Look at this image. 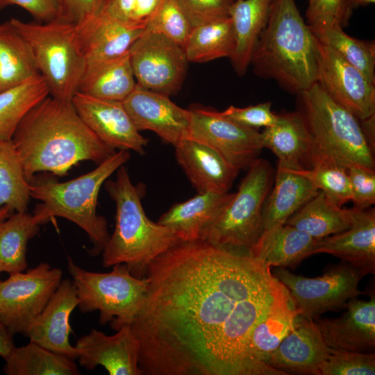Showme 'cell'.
Listing matches in <instances>:
<instances>
[{
    "mask_svg": "<svg viewBox=\"0 0 375 375\" xmlns=\"http://www.w3.org/2000/svg\"><path fill=\"white\" fill-rule=\"evenodd\" d=\"M272 103L264 102L244 108L230 106L222 114L244 127L258 130L274 126L278 121V114L272 110Z\"/></svg>",
    "mask_w": 375,
    "mask_h": 375,
    "instance_id": "cell-44",
    "label": "cell"
},
{
    "mask_svg": "<svg viewBox=\"0 0 375 375\" xmlns=\"http://www.w3.org/2000/svg\"><path fill=\"white\" fill-rule=\"evenodd\" d=\"M145 277L131 324L142 375H273L249 345L279 284L270 267L197 240L157 256Z\"/></svg>",
    "mask_w": 375,
    "mask_h": 375,
    "instance_id": "cell-1",
    "label": "cell"
},
{
    "mask_svg": "<svg viewBox=\"0 0 375 375\" xmlns=\"http://www.w3.org/2000/svg\"><path fill=\"white\" fill-rule=\"evenodd\" d=\"M375 353L354 352L328 347L320 375H374Z\"/></svg>",
    "mask_w": 375,
    "mask_h": 375,
    "instance_id": "cell-41",
    "label": "cell"
},
{
    "mask_svg": "<svg viewBox=\"0 0 375 375\" xmlns=\"http://www.w3.org/2000/svg\"><path fill=\"white\" fill-rule=\"evenodd\" d=\"M310 27V26H309ZM315 38L360 71L375 85V43L347 35L338 24L310 27Z\"/></svg>",
    "mask_w": 375,
    "mask_h": 375,
    "instance_id": "cell-37",
    "label": "cell"
},
{
    "mask_svg": "<svg viewBox=\"0 0 375 375\" xmlns=\"http://www.w3.org/2000/svg\"><path fill=\"white\" fill-rule=\"evenodd\" d=\"M11 140L29 182L40 172L65 175L81 161L99 165L115 152L84 123L72 102L50 95L27 112Z\"/></svg>",
    "mask_w": 375,
    "mask_h": 375,
    "instance_id": "cell-2",
    "label": "cell"
},
{
    "mask_svg": "<svg viewBox=\"0 0 375 375\" xmlns=\"http://www.w3.org/2000/svg\"><path fill=\"white\" fill-rule=\"evenodd\" d=\"M346 308L347 311L338 318L315 321L326 345L349 351L374 352V290H371L367 301L356 297L349 300Z\"/></svg>",
    "mask_w": 375,
    "mask_h": 375,
    "instance_id": "cell-22",
    "label": "cell"
},
{
    "mask_svg": "<svg viewBox=\"0 0 375 375\" xmlns=\"http://www.w3.org/2000/svg\"><path fill=\"white\" fill-rule=\"evenodd\" d=\"M67 262L82 312L98 310L99 323H110L115 331L132 324L146 297V277L133 276L124 264L115 265L110 272L101 273L85 270L69 257Z\"/></svg>",
    "mask_w": 375,
    "mask_h": 375,
    "instance_id": "cell-9",
    "label": "cell"
},
{
    "mask_svg": "<svg viewBox=\"0 0 375 375\" xmlns=\"http://www.w3.org/2000/svg\"><path fill=\"white\" fill-rule=\"evenodd\" d=\"M110 1L75 24L76 41L86 67L125 54L144 31V24L124 21L110 15L108 11Z\"/></svg>",
    "mask_w": 375,
    "mask_h": 375,
    "instance_id": "cell-15",
    "label": "cell"
},
{
    "mask_svg": "<svg viewBox=\"0 0 375 375\" xmlns=\"http://www.w3.org/2000/svg\"><path fill=\"white\" fill-rule=\"evenodd\" d=\"M128 53L137 85L169 97L181 90L189 62L183 49L174 41L144 31Z\"/></svg>",
    "mask_w": 375,
    "mask_h": 375,
    "instance_id": "cell-12",
    "label": "cell"
},
{
    "mask_svg": "<svg viewBox=\"0 0 375 375\" xmlns=\"http://www.w3.org/2000/svg\"><path fill=\"white\" fill-rule=\"evenodd\" d=\"M135 1V0H110L108 11L110 15L119 19L129 21Z\"/></svg>",
    "mask_w": 375,
    "mask_h": 375,
    "instance_id": "cell-49",
    "label": "cell"
},
{
    "mask_svg": "<svg viewBox=\"0 0 375 375\" xmlns=\"http://www.w3.org/2000/svg\"><path fill=\"white\" fill-rule=\"evenodd\" d=\"M374 117L375 115L365 119L359 120L362 130L373 151L375 148Z\"/></svg>",
    "mask_w": 375,
    "mask_h": 375,
    "instance_id": "cell-51",
    "label": "cell"
},
{
    "mask_svg": "<svg viewBox=\"0 0 375 375\" xmlns=\"http://www.w3.org/2000/svg\"><path fill=\"white\" fill-rule=\"evenodd\" d=\"M298 313L285 287L279 281L268 309L255 326L249 339L251 354L274 375H284L267 364L270 354L292 328Z\"/></svg>",
    "mask_w": 375,
    "mask_h": 375,
    "instance_id": "cell-27",
    "label": "cell"
},
{
    "mask_svg": "<svg viewBox=\"0 0 375 375\" xmlns=\"http://www.w3.org/2000/svg\"><path fill=\"white\" fill-rule=\"evenodd\" d=\"M72 103L84 123L106 144L144 154L148 140L137 129L122 101L95 98L78 92Z\"/></svg>",
    "mask_w": 375,
    "mask_h": 375,
    "instance_id": "cell-16",
    "label": "cell"
},
{
    "mask_svg": "<svg viewBox=\"0 0 375 375\" xmlns=\"http://www.w3.org/2000/svg\"><path fill=\"white\" fill-rule=\"evenodd\" d=\"M315 188L322 192L328 201L342 207L351 201L350 182L346 167L333 162L319 159L308 170Z\"/></svg>",
    "mask_w": 375,
    "mask_h": 375,
    "instance_id": "cell-39",
    "label": "cell"
},
{
    "mask_svg": "<svg viewBox=\"0 0 375 375\" xmlns=\"http://www.w3.org/2000/svg\"><path fill=\"white\" fill-rule=\"evenodd\" d=\"M316 42L319 85L359 120L375 115V85L331 47Z\"/></svg>",
    "mask_w": 375,
    "mask_h": 375,
    "instance_id": "cell-14",
    "label": "cell"
},
{
    "mask_svg": "<svg viewBox=\"0 0 375 375\" xmlns=\"http://www.w3.org/2000/svg\"><path fill=\"white\" fill-rule=\"evenodd\" d=\"M40 225L27 211L15 212L0 223V273L10 275L26 270L28 242L37 235Z\"/></svg>",
    "mask_w": 375,
    "mask_h": 375,
    "instance_id": "cell-33",
    "label": "cell"
},
{
    "mask_svg": "<svg viewBox=\"0 0 375 375\" xmlns=\"http://www.w3.org/2000/svg\"><path fill=\"white\" fill-rule=\"evenodd\" d=\"M236 37L230 17L193 27L183 47L189 62L232 57Z\"/></svg>",
    "mask_w": 375,
    "mask_h": 375,
    "instance_id": "cell-34",
    "label": "cell"
},
{
    "mask_svg": "<svg viewBox=\"0 0 375 375\" xmlns=\"http://www.w3.org/2000/svg\"><path fill=\"white\" fill-rule=\"evenodd\" d=\"M107 335L92 329L75 345L79 364L92 370L102 366L110 375H142L138 366L139 346L130 324Z\"/></svg>",
    "mask_w": 375,
    "mask_h": 375,
    "instance_id": "cell-18",
    "label": "cell"
},
{
    "mask_svg": "<svg viewBox=\"0 0 375 375\" xmlns=\"http://www.w3.org/2000/svg\"><path fill=\"white\" fill-rule=\"evenodd\" d=\"M62 272L41 262L0 281V322L12 334H25L62 281Z\"/></svg>",
    "mask_w": 375,
    "mask_h": 375,
    "instance_id": "cell-11",
    "label": "cell"
},
{
    "mask_svg": "<svg viewBox=\"0 0 375 375\" xmlns=\"http://www.w3.org/2000/svg\"><path fill=\"white\" fill-rule=\"evenodd\" d=\"M117 171L115 180L104 183L116 214L114 231L102 251V265L124 264L133 276L144 278L150 263L180 241L169 228L147 217L140 192L127 169L122 165Z\"/></svg>",
    "mask_w": 375,
    "mask_h": 375,
    "instance_id": "cell-4",
    "label": "cell"
},
{
    "mask_svg": "<svg viewBox=\"0 0 375 375\" xmlns=\"http://www.w3.org/2000/svg\"><path fill=\"white\" fill-rule=\"evenodd\" d=\"M350 182L351 201L353 208L365 209L375 203V172L374 169L352 165L347 168Z\"/></svg>",
    "mask_w": 375,
    "mask_h": 375,
    "instance_id": "cell-45",
    "label": "cell"
},
{
    "mask_svg": "<svg viewBox=\"0 0 375 375\" xmlns=\"http://www.w3.org/2000/svg\"><path fill=\"white\" fill-rule=\"evenodd\" d=\"M349 227L316 240L312 254L326 253L339 258L365 276L375 272L374 208H350Z\"/></svg>",
    "mask_w": 375,
    "mask_h": 375,
    "instance_id": "cell-21",
    "label": "cell"
},
{
    "mask_svg": "<svg viewBox=\"0 0 375 375\" xmlns=\"http://www.w3.org/2000/svg\"><path fill=\"white\" fill-rule=\"evenodd\" d=\"M162 0H135L129 21L146 24L147 20L153 13Z\"/></svg>",
    "mask_w": 375,
    "mask_h": 375,
    "instance_id": "cell-48",
    "label": "cell"
},
{
    "mask_svg": "<svg viewBox=\"0 0 375 375\" xmlns=\"http://www.w3.org/2000/svg\"><path fill=\"white\" fill-rule=\"evenodd\" d=\"M247 170L237 192L201 240L249 254L264 231L262 210L274 174L269 162L260 158Z\"/></svg>",
    "mask_w": 375,
    "mask_h": 375,
    "instance_id": "cell-8",
    "label": "cell"
},
{
    "mask_svg": "<svg viewBox=\"0 0 375 375\" xmlns=\"http://www.w3.org/2000/svg\"><path fill=\"white\" fill-rule=\"evenodd\" d=\"M317 239L291 226L264 231L249 255L269 267H292L312 255Z\"/></svg>",
    "mask_w": 375,
    "mask_h": 375,
    "instance_id": "cell-28",
    "label": "cell"
},
{
    "mask_svg": "<svg viewBox=\"0 0 375 375\" xmlns=\"http://www.w3.org/2000/svg\"><path fill=\"white\" fill-rule=\"evenodd\" d=\"M10 21L29 44L49 95L72 102L86 68L76 41L75 24L62 20L38 23L12 18Z\"/></svg>",
    "mask_w": 375,
    "mask_h": 375,
    "instance_id": "cell-7",
    "label": "cell"
},
{
    "mask_svg": "<svg viewBox=\"0 0 375 375\" xmlns=\"http://www.w3.org/2000/svg\"><path fill=\"white\" fill-rule=\"evenodd\" d=\"M250 65L258 76L297 94L317 82L316 38L295 0L274 1Z\"/></svg>",
    "mask_w": 375,
    "mask_h": 375,
    "instance_id": "cell-3",
    "label": "cell"
},
{
    "mask_svg": "<svg viewBox=\"0 0 375 375\" xmlns=\"http://www.w3.org/2000/svg\"><path fill=\"white\" fill-rule=\"evenodd\" d=\"M192 27L230 17L235 0H174Z\"/></svg>",
    "mask_w": 375,
    "mask_h": 375,
    "instance_id": "cell-43",
    "label": "cell"
},
{
    "mask_svg": "<svg viewBox=\"0 0 375 375\" xmlns=\"http://www.w3.org/2000/svg\"><path fill=\"white\" fill-rule=\"evenodd\" d=\"M274 0H235L230 10L236 37L235 51L230 58L238 76H244L258 39L265 28Z\"/></svg>",
    "mask_w": 375,
    "mask_h": 375,
    "instance_id": "cell-29",
    "label": "cell"
},
{
    "mask_svg": "<svg viewBox=\"0 0 375 375\" xmlns=\"http://www.w3.org/2000/svg\"><path fill=\"white\" fill-rule=\"evenodd\" d=\"M136 86L128 51L86 67L78 92L95 98L122 101Z\"/></svg>",
    "mask_w": 375,
    "mask_h": 375,
    "instance_id": "cell-30",
    "label": "cell"
},
{
    "mask_svg": "<svg viewBox=\"0 0 375 375\" xmlns=\"http://www.w3.org/2000/svg\"><path fill=\"white\" fill-rule=\"evenodd\" d=\"M12 334L0 322V356L3 359L7 357L15 347Z\"/></svg>",
    "mask_w": 375,
    "mask_h": 375,
    "instance_id": "cell-50",
    "label": "cell"
},
{
    "mask_svg": "<svg viewBox=\"0 0 375 375\" xmlns=\"http://www.w3.org/2000/svg\"><path fill=\"white\" fill-rule=\"evenodd\" d=\"M39 76L29 44L10 20L0 24V92Z\"/></svg>",
    "mask_w": 375,
    "mask_h": 375,
    "instance_id": "cell-31",
    "label": "cell"
},
{
    "mask_svg": "<svg viewBox=\"0 0 375 375\" xmlns=\"http://www.w3.org/2000/svg\"><path fill=\"white\" fill-rule=\"evenodd\" d=\"M31 197L30 182L12 140H0V206L25 212Z\"/></svg>",
    "mask_w": 375,
    "mask_h": 375,
    "instance_id": "cell-38",
    "label": "cell"
},
{
    "mask_svg": "<svg viewBox=\"0 0 375 375\" xmlns=\"http://www.w3.org/2000/svg\"><path fill=\"white\" fill-rule=\"evenodd\" d=\"M299 109L311 135L312 163L327 160L346 168L374 169V151L359 119L333 101L317 82L297 94Z\"/></svg>",
    "mask_w": 375,
    "mask_h": 375,
    "instance_id": "cell-6",
    "label": "cell"
},
{
    "mask_svg": "<svg viewBox=\"0 0 375 375\" xmlns=\"http://www.w3.org/2000/svg\"><path fill=\"white\" fill-rule=\"evenodd\" d=\"M122 103L139 131H153L173 146L188 138L190 110L175 104L169 96L137 85Z\"/></svg>",
    "mask_w": 375,
    "mask_h": 375,
    "instance_id": "cell-17",
    "label": "cell"
},
{
    "mask_svg": "<svg viewBox=\"0 0 375 375\" xmlns=\"http://www.w3.org/2000/svg\"><path fill=\"white\" fill-rule=\"evenodd\" d=\"M13 213L14 212H12L8 206H0V223L6 219Z\"/></svg>",
    "mask_w": 375,
    "mask_h": 375,
    "instance_id": "cell-53",
    "label": "cell"
},
{
    "mask_svg": "<svg viewBox=\"0 0 375 375\" xmlns=\"http://www.w3.org/2000/svg\"><path fill=\"white\" fill-rule=\"evenodd\" d=\"M190 122L187 138L208 145L236 169H248L263 149L261 133L241 126L222 112L204 108L189 109Z\"/></svg>",
    "mask_w": 375,
    "mask_h": 375,
    "instance_id": "cell-13",
    "label": "cell"
},
{
    "mask_svg": "<svg viewBox=\"0 0 375 375\" xmlns=\"http://www.w3.org/2000/svg\"><path fill=\"white\" fill-rule=\"evenodd\" d=\"M261 133L263 149L271 150L278 165L294 169H310L313 144L306 121L299 111L279 114L277 122Z\"/></svg>",
    "mask_w": 375,
    "mask_h": 375,
    "instance_id": "cell-24",
    "label": "cell"
},
{
    "mask_svg": "<svg viewBox=\"0 0 375 375\" xmlns=\"http://www.w3.org/2000/svg\"><path fill=\"white\" fill-rule=\"evenodd\" d=\"M272 274L287 289L298 315L309 319L343 309L349 300L363 293L358 284L365 275L343 262L315 278L296 275L285 267H278Z\"/></svg>",
    "mask_w": 375,
    "mask_h": 375,
    "instance_id": "cell-10",
    "label": "cell"
},
{
    "mask_svg": "<svg viewBox=\"0 0 375 375\" xmlns=\"http://www.w3.org/2000/svg\"><path fill=\"white\" fill-rule=\"evenodd\" d=\"M328 354V347L315 321L298 315L267 364L284 375H320Z\"/></svg>",
    "mask_w": 375,
    "mask_h": 375,
    "instance_id": "cell-19",
    "label": "cell"
},
{
    "mask_svg": "<svg viewBox=\"0 0 375 375\" xmlns=\"http://www.w3.org/2000/svg\"><path fill=\"white\" fill-rule=\"evenodd\" d=\"M308 170L277 166L273 188L263 207L264 231L284 224L292 215L318 193Z\"/></svg>",
    "mask_w": 375,
    "mask_h": 375,
    "instance_id": "cell-26",
    "label": "cell"
},
{
    "mask_svg": "<svg viewBox=\"0 0 375 375\" xmlns=\"http://www.w3.org/2000/svg\"><path fill=\"white\" fill-rule=\"evenodd\" d=\"M352 12L345 0H308L306 22L310 27L338 24L344 28Z\"/></svg>",
    "mask_w": 375,
    "mask_h": 375,
    "instance_id": "cell-42",
    "label": "cell"
},
{
    "mask_svg": "<svg viewBox=\"0 0 375 375\" xmlns=\"http://www.w3.org/2000/svg\"><path fill=\"white\" fill-rule=\"evenodd\" d=\"M78 305L76 288L68 278L61 281L49 301L28 327L25 335L35 342L71 360L78 358L69 340L70 315Z\"/></svg>",
    "mask_w": 375,
    "mask_h": 375,
    "instance_id": "cell-20",
    "label": "cell"
},
{
    "mask_svg": "<svg viewBox=\"0 0 375 375\" xmlns=\"http://www.w3.org/2000/svg\"><path fill=\"white\" fill-rule=\"evenodd\" d=\"M345 1L353 10L360 6H366L374 3L375 0H345Z\"/></svg>",
    "mask_w": 375,
    "mask_h": 375,
    "instance_id": "cell-52",
    "label": "cell"
},
{
    "mask_svg": "<svg viewBox=\"0 0 375 375\" xmlns=\"http://www.w3.org/2000/svg\"><path fill=\"white\" fill-rule=\"evenodd\" d=\"M11 5L27 10L38 23L52 22L62 17L61 0H0V10Z\"/></svg>",
    "mask_w": 375,
    "mask_h": 375,
    "instance_id": "cell-46",
    "label": "cell"
},
{
    "mask_svg": "<svg viewBox=\"0 0 375 375\" xmlns=\"http://www.w3.org/2000/svg\"><path fill=\"white\" fill-rule=\"evenodd\" d=\"M284 224L318 240L347 229L351 224L350 208L333 205L319 191Z\"/></svg>",
    "mask_w": 375,
    "mask_h": 375,
    "instance_id": "cell-32",
    "label": "cell"
},
{
    "mask_svg": "<svg viewBox=\"0 0 375 375\" xmlns=\"http://www.w3.org/2000/svg\"><path fill=\"white\" fill-rule=\"evenodd\" d=\"M108 0H61L62 13L60 20L80 23L100 9Z\"/></svg>",
    "mask_w": 375,
    "mask_h": 375,
    "instance_id": "cell-47",
    "label": "cell"
},
{
    "mask_svg": "<svg viewBox=\"0 0 375 375\" xmlns=\"http://www.w3.org/2000/svg\"><path fill=\"white\" fill-rule=\"evenodd\" d=\"M192 28L174 0H162L147 20L144 31L160 33L183 49Z\"/></svg>",
    "mask_w": 375,
    "mask_h": 375,
    "instance_id": "cell-40",
    "label": "cell"
},
{
    "mask_svg": "<svg viewBox=\"0 0 375 375\" xmlns=\"http://www.w3.org/2000/svg\"><path fill=\"white\" fill-rule=\"evenodd\" d=\"M49 95L41 75L0 92V140H11L27 112Z\"/></svg>",
    "mask_w": 375,
    "mask_h": 375,
    "instance_id": "cell-36",
    "label": "cell"
},
{
    "mask_svg": "<svg viewBox=\"0 0 375 375\" xmlns=\"http://www.w3.org/2000/svg\"><path fill=\"white\" fill-rule=\"evenodd\" d=\"M174 147L177 162L198 193L228 192L240 171L216 150L190 138Z\"/></svg>",
    "mask_w": 375,
    "mask_h": 375,
    "instance_id": "cell-23",
    "label": "cell"
},
{
    "mask_svg": "<svg viewBox=\"0 0 375 375\" xmlns=\"http://www.w3.org/2000/svg\"><path fill=\"white\" fill-rule=\"evenodd\" d=\"M8 375H77L80 372L73 360L58 355L35 342L15 347L4 358Z\"/></svg>",
    "mask_w": 375,
    "mask_h": 375,
    "instance_id": "cell-35",
    "label": "cell"
},
{
    "mask_svg": "<svg viewBox=\"0 0 375 375\" xmlns=\"http://www.w3.org/2000/svg\"><path fill=\"white\" fill-rule=\"evenodd\" d=\"M131 158L127 150L115 151L90 172L65 182H30L31 197L40 201L33 215L40 224L56 217L81 228L93 244L91 255L103 251L110 238L106 218L97 212L99 192L105 181Z\"/></svg>",
    "mask_w": 375,
    "mask_h": 375,
    "instance_id": "cell-5",
    "label": "cell"
},
{
    "mask_svg": "<svg viewBox=\"0 0 375 375\" xmlns=\"http://www.w3.org/2000/svg\"><path fill=\"white\" fill-rule=\"evenodd\" d=\"M233 194L212 192L198 193L185 201L174 203L157 222L169 228L180 242L201 240Z\"/></svg>",
    "mask_w": 375,
    "mask_h": 375,
    "instance_id": "cell-25",
    "label": "cell"
}]
</instances>
